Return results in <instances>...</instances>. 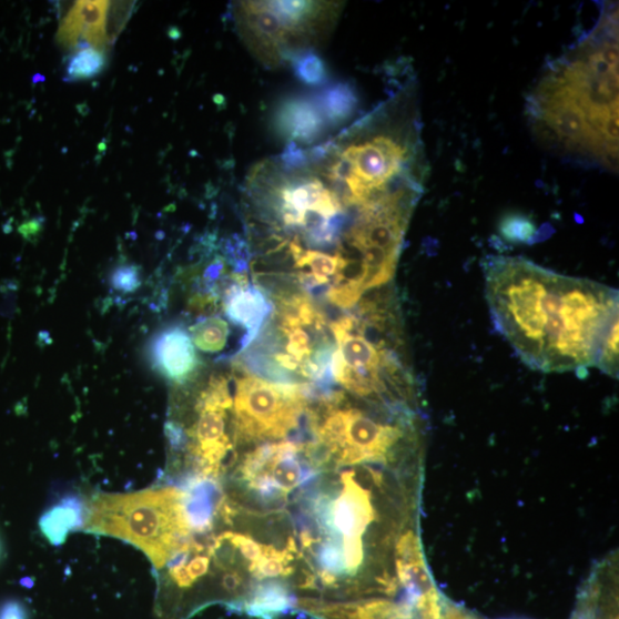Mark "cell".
<instances>
[{
  "label": "cell",
  "mask_w": 619,
  "mask_h": 619,
  "mask_svg": "<svg viewBox=\"0 0 619 619\" xmlns=\"http://www.w3.org/2000/svg\"><path fill=\"white\" fill-rule=\"evenodd\" d=\"M484 267L495 326L525 364L542 373L598 367L618 326L616 290L522 257L489 256Z\"/></svg>",
  "instance_id": "6da1fadb"
},
{
  "label": "cell",
  "mask_w": 619,
  "mask_h": 619,
  "mask_svg": "<svg viewBox=\"0 0 619 619\" xmlns=\"http://www.w3.org/2000/svg\"><path fill=\"white\" fill-rule=\"evenodd\" d=\"M618 10L548 67L528 97L527 114L546 149L618 168Z\"/></svg>",
  "instance_id": "7a4b0ae2"
},
{
  "label": "cell",
  "mask_w": 619,
  "mask_h": 619,
  "mask_svg": "<svg viewBox=\"0 0 619 619\" xmlns=\"http://www.w3.org/2000/svg\"><path fill=\"white\" fill-rule=\"evenodd\" d=\"M272 314L237 364L265 380L327 393L336 342L326 315L303 293L272 295Z\"/></svg>",
  "instance_id": "3957f363"
},
{
  "label": "cell",
  "mask_w": 619,
  "mask_h": 619,
  "mask_svg": "<svg viewBox=\"0 0 619 619\" xmlns=\"http://www.w3.org/2000/svg\"><path fill=\"white\" fill-rule=\"evenodd\" d=\"M83 530L131 544L158 571L181 552L192 536L187 491L155 486L131 494H95L88 500Z\"/></svg>",
  "instance_id": "277c9868"
},
{
  "label": "cell",
  "mask_w": 619,
  "mask_h": 619,
  "mask_svg": "<svg viewBox=\"0 0 619 619\" xmlns=\"http://www.w3.org/2000/svg\"><path fill=\"white\" fill-rule=\"evenodd\" d=\"M344 393H328L310 407L312 453L325 469L390 465L417 440L413 413L378 419L373 412L346 403Z\"/></svg>",
  "instance_id": "5b68a950"
},
{
  "label": "cell",
  "mask_w": 619,
  "mask_h": 619,
  "mask_svg": "<svg viewBox=\"0 0 619 619\" xmlns=\"http://www.w3.org/2000/svg\"><path fill=\"white\" fill-rule=\"evenodd\" d=\"M338 10L332 2H237L232 19L254 57L267 68H277L325 41Z\"/></svg>",
  "instance_id": "8992f818"
},
{
  "label": "cell",
  "mask_w": 619,
  "mask_h": 619,
  "mask_svg": "<svg viewBox=\"0 0 619 619\" xmlns=\"http://www.w3.org/2000/svg\"><path fill=\"white\" fill-rule=\"evenodd\" d=\"M383 477L380 473L373 486H365L361 471H343L337 497L315 501L321 532L327 535L308 555L317 558L314 579L319 576L325 587H335L338 578L356 577L365 568V537L378 519L373 488Z\"/></svg>",
  "instance_id": "52a82bcc"
},
{
  "label": "cell",
  "mask_w": 619,
  "mask_h": 619,
  "mask_svg": "<svg viewBox=\"0 0 619 619\" xmlns=\"http://www.w3.org/2000/svg\"><path fill=\"white\" fill-rule=\"evenodd\" d=\"M234 378L233 433L235 451L258 443L288 439L308 418L314 387L277 384L251 374Z\"/></svg>",
  "instance_id": "ba28073f"
},
{
  "label": "cell",
  "mask_w": 619,
  "mask_h": 619,
  "mask_svg": "<svg viewBox=\"0 0 619 619\" xmlns=\"http://www.w3.org/2000/svg\"><path fill=\"white\" fill-rule=\"evenodd\" d=\"M236 490L253 495L263 503L280 504L310 477L321 473L305 453V442L264 443L237 459L233 466Z\"/></svg>",
  "instance_id": "9c48e42d"
},
{
  "label": "cell",
  "mask_w": 619,
  "mask_h": 619,
  "mask_svg": "<svg viewBox=\"0 0 619 619\" xmlns=\"http://www.w3.org/2000/svg\"><path fill=\"white\" fill-rule=\"evenodd\" d=\"M221 295L227 319L246 329L241 341V352H244L264 327L273 304L260 286L250 284L246 273L234 271L226 278Z\"/></svg>",
  "instance_id": "30bf717a"
},
{
  "label": "cell",
  "mask_w": 619,
  "mask_h": 619,
  "mask_svg": "<svg viewBox=\"0 0 619 619\" xmlns=\"http://www.w3.org/2000/svg\"><path fill=\"white\" fill-rule=\"evenodd\" d=\"M110 2H78L60 23L57 40L67 49L94 48L105 51Z\"/></svg>",
  "instance_id": "8fae6325"
},
{
  "label": "cell",
  "mask_w": 619,
  "mask_h": 619,
  "mask_svg": "<svg viewBox=\"0 0 619 619\" xmlns=\"http://www.w3.org/2000/svg\"><path fill=\"white\" fill-rule=\"evenodd\" d=\"M395 569L413 606L439 598L425 559L419 535L412 529L400 535L395 545Z\"/></svg>",
  "instance_id": "7c38bea8"
},
{
  "label": "cell",
  "mask_w": 619,
  "mask_h": 619,
  "mask_svg": "<svg viewBox=\"0 0 619 619\" xmlns=\"http://www.w3.org/2000/svg\"><path fill=\"white\" fill-rule=\"evenodd\" d=\"M152 358L156 368L172 383L190 380L199 359L190 334L182 327H169L154 339Z\"/></svg>",
  "instance_id": "4fadbf2b"
},
{
  "label": "cell",
  "mask_w": 619,
  "mask_h": 619,
  "mask_svg": "<svg viewBox=\"0 0 619 619\" xmlns=\"http://www.w3.org/2000/svg\"><path fill=\"white\" fill-rule=\"evenodd\" d=\"M274 126L288 143L313 146L319 142L327 124L315 100L294 97L283 101L275 112Z\"/></svg>",
  "instance_id": "5bb4252c"
},
{
  "label": "cell",
  "mask_w": 619,
  "mask_h": 619,
  "mask_svg": "<svg viewBox=\"0 0 619 619\" xmlns=\"http://www.w3.org/2000/svg\"><path fill=\"white\" fill-rule=\"evenodd\" d=\"M88 500L80 494L60 496L44 510L40 520L42 535L53 545H61L69 534L84 528Z\"/></svg>",
  "instance_id": "9a60e30c"
},
{
  "label": "cell",
  "mask_w": 619,
  "mask_h": 619,
  "mask_svg": "<svg viewBox=\"0 0 619 619\" xmlns=\"http://www.w3.org/2000/svg\"><path fill=\"white\" fill-rule=\"evenodd\" d=\"M315 101L326 124L333 128L351 121L358 108L356 89L347 82L326 87Z\"/></svg>",
  "instance_id": "2e32d148"
},
{
  "label": "cell",
  "mask_w": 619,
  "mask_h": 619,
  "mask_svg": "<svg viewBox=\"0 0 619 619\" xmlns=\"http://www.w3.org/2000/svg\"><path fill=\"white\" fill-rule=\"evenodd\" d=\"M195 347L203 353H221L227 344L230 328L220 317L204 318L190 328Z\"/></svg>",
  "instance_id": "e0dca14e"
},
{
  "label": "cell",
  "mask_w": 619,
  "mask_h": 619,
  "mask_svg": "<svg viewBox=\"0 0 619 619\" xmlns=\"http://www.w3.org/2000/svg\"><path fill=\"white\" fill-rule=\"evenodd\" d=\"M105 51L85 48L69 58L65 67V82H81L97 78L106 68Z\"/></svg>",
  "instance_id": "ac0fdd59"
},
{
  "label": "cell",
  "mask_w": 619,
  "mask_h": 619,
  "mask_svg": "<svg viewBox=\"0 0 619 619\" xmlns=\"http://www.w3.org/2000/svg\"><path fill=\"white\" fill-rule=\"evenodd\" d=\"M348 619H412L407 607H398L395 603L374 599L348 608H333Z\"/></svg>",
  "instance_id": "d6986e66"
},
{
  "label": "cell",
  "mask_w": 619,
  "mask_h": 619,
  "mask_svg": "<svg viewBox=\"0 0 619 619\" xmlns=\"http://www.w3.org/2000/svg\"><path fill=\"white\" fill-rule=\"evenodd\" d=\"M295 77L307 87H322L328 80L327 67L316 51H307L293 62Z\"/></svg>",
  "instance_id": "ffe728a7"
},
{
  "label": "cell",
  "mask_w": 619,
  "mask_h": 619,
  "mask_svg": "<svg viewBox=\"0 0 619 619\" xmlns=\"http://www.w3.org/2000/svg\"><path fill=\"white\" fill-rule=\"evenodd\" d=\"M133 2H110L106 17L108 43L113 44L133 13Z\"/></svg>",
  "instance_id": "44dd1931"
},
{
  "label": "cell",
  "mask_w": 619,
  "mask_h": 619,
  "mask_svg": "<svg viewBox=\"0 0 619 619\" xmlns=\"http://www.w3.org/2000/svg\"><path fill=\"white\" fill-rule=\"evenodd\" d=\"M500 231L508 240L526 241L532 236L535 227L534 224L524 216H509L503 221Z\"/></svg>",
  "instance_id": "7402d4cb"
},
{
  "label": "cell",
  "mask_w": 619,
  "mask_h": 619,
  "mask_svg": "<svg viewBox=\"0 0 619 619\" xmlns=\"http://www.w3.org/2000/svg\"><path fill=\"white\" fill-rule=\"evenodd\" d=\"M112 284L116 291L133 292L141 286L140 271L133 265H124L115 270Z\"/></svg>",
  "instance_id": "603a6c76"
},
{
  "label": "cell",
  "mask_w": 619,
  "mask_h": 619,
  "mask_svg": "<svg viewBox=\"0 0 619 619\" xmlns=\"http://www.w3.org/2000/svg\"><path fill=\"white\" fill-rule=\"evenodd\" d=\"M0 619H29V613L21 601L12 599L0 606Z\"/></svg>",
  "instance_id": "cb8c5ba5"
},
{
  "label": "cell",
  "mask_w": 619,
  "mask_h": 619,
  "mask_svg": "<svg viewBox=\"0 0 619 619\" xmlns=\"http://www.w3.org/2000/svg\"><path fill=\"white\" fill-rule=\"evenodd\" d=\"M2 555H3V546H2V541H0V559H2Z\"/></svg>",
  "instance_id": "d4e9b609"
}]
</instances>
